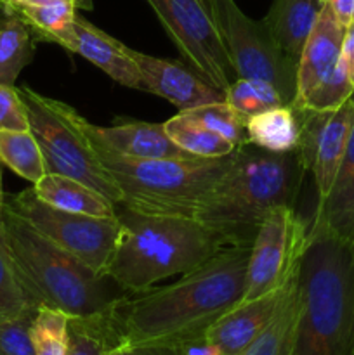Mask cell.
<instances>
[{
  "mask_svg": "<svg viewBox=\"0 0 354 355\" xmlns=\"http://www.w3.org/2000/svg\"><path fill=\"white\" fill-rule=\"evenodd\" d=\"M184 61L228 92L238 80L210 0H146Z\"/></svg>",
  "mask_w": 354,
  "mask_h": 355,
  "instance_id": "30bf717a",
  "label": "cell"
},
{
  "mask_svg": "<svg viewBox=\"0 0 354 355\" xmlns=\"http://www.w3.org/2000/svg\"><path fill=\"white\" fill-rule=\"evenodd\" d=\"M45 2H52V0H9V3H45ZM71 2H75L76 6H78V9H90V7H92L90 0H71Z\"/></svg>",
  "mask_w": 354,
  "mask_h": 355,
  "instance_id": "74e56055",
  "label": "cell"
},
{
  "mask_svg": "<svg viewBox=\"0 0 354 355\" xmlns=\"http://www.w3.org/2000/svg\"><path fill=\"white\" fill-rule=\"evenodd\" d=\"M0 162L31 184L47 173L40 146L30 130H0Z\"/></svg>",
  "mask_w": 354,
  "mask_h": 355,
  "instance_id": "484cf974",
  "label": "cell"
},
{
  "mask_svg": "<svg viewBox=\"0 0 354 355\" xmlns=\"http://www.w3.org/2000/svg\"><path fill=\"white\" fill-rule=\"evenodd\" d=\"M301 263V262H298ZM298 272L294 270L290 279L283 286L269 291L253 300L239 302L236 307L226 312L219 321H215L207 331L205 338L217 347L222 355H239L246 347L255 342L257 336L269 326L276 312L280 311L292 283Z\"/></svg>",
  "mask_w": 354,
  "mask_h": 355,
  "instance_id": "5bb4252c",
  "label": "cell"
},
{
  "mask_svg": "<svg viewBox=\"0 0 354 355\" xmlns=\"http://www.w3.org/2000/svg\"><path fill=\"white\" fill-rule=\"evenodd\" d=\"M351 99L354 103V92ZM309 229L330 232L354 245V121L332 189L316 203Z\"/></svg>",
  "mask_w": 354,
  "mask_h": 355,
  "instance_id": "ac0fdd59",
  "label": "cell"
},
{
  "mask_svg": "<svg viewBox=\"0 0 354 355\" xmlns=\"http://www.w3.org/2000/svg\"><path fill=\"white\" fill-rule=\"evenodd\" d=\"M12 269L9 255L0 241V318H30L37 312Z\"/></svg>",
  "mask_w": 354,
  "mask_h": 355,
  "instance_id": "f546056e",
  "label": "cell"
},
{
  "mask_svg": "<svg viewBox=\"0 0 354 355\" xmlns=\"http://www.w3.org/2000/svg\"><path fill=\"white\" fill-rule=\"evenodd\" d=\"M3 189H2V162H0V210H2V205H3Z\"/></svg>",
  "mask_w": 354,
  "mask_h": 355,
  "instance_id": "f35d334b",
  "label": "cell"
},
{
  "mask_svg": "<svg viewBox=\"0 0 354 355\" xmlns=\"http://www.w3.org/2000/svg\"><path fill=\"white\" fill-rule=\"evenodd\" d=\"M69 338V315L51 307H38L30 324L35 355H65Z\"/></svg>",
  "mask_w": 354,
  "mask_h": 355,
  "instance_id": "83f0119b",
  "label": "cell"
},
{
  "mask_svg": "<svg viewBox=\"0 0 354 355\" xmlns=\"http://www.w3.org/2000/svg\"><path fill=\"white\" fill-rule=\"evenodd\" d=\"M128 54L141 71L142 90L163 97L179 107V111L226 101L222 90L207 82L193 68H186L183 62L153 58L130 47Z\"/></svg>",
  "mask_w": 354,
  "mask_h": 355,
  "instance_id": "4fadbf2b",
  "label": "cell"
},
{
  "mask_svg": "<svg viewBox=\"0 0 354 355\" xmlns=\"http://www.w3.org/2000/svg\"><path fill=\"white\" fill-rule=\"evenodd\" d=\"M301 134V114L292 104L271 107L246 121V142L269 153L297 151Z\"/></svg>",
  "mask_w": 354,
  "mask_h": 355,
  "instance_id": "44dd1931",
  "label": "cell"
},
{
  "mask_svg": "<svg viewBox=\"0 0 354 355\" xmlns=\"http://www.w3.org/2000/svg\"><path fill=\"white\" fill-rule=\"evenodd\" d=\"M305 173L298 151L269 153L248 142L238 146L235 163L194 220L214 229L229 245H252L271 210L295 208Z\"/></svg>",
  "mask_w": 354,
  "mask_h": 355,
  "instance_id": "277c9868",
  "label": "cell"
},
{
  "mask_svg": "<svg viewBox=\"0 0 354 355\" xmlns=\"http://www.w3.org/2000/svg\"><path fill=\"white\" fill-rule=\"evenodd\" d=\"M342 61L346 64L347 73H349L351 82L354 83V23L346 28L342 42Z\"/></svg>",
  "mask_w": 354,
  "mask_h": 355,
  "instance_id": "d590c367",
  "label": "cell"
},
{
  "mask_svg": "<svg viewBox=\"0 0 354 355\" xmlns=\"http://www.w3.org/2000/svg\"><path fill=\"white\" fill-rule=\"evenodd\" d=\"M323 6L321 0H274L262 19L278 47L297 64Z\"/></svg>",
  "mask_w": 354,
  "mask_h": 355,
  "instance_id": "d6986e66",
  "label": "cell"
},
{
  "mask_svg": "<svg viewBox=\"0 0 354 355\" xmlns=\"http://www.w3.org/2000/svg\"><path fill=\"white\" fill-rule=\"evenodd\" d=\"M90 144L120 189V207L144 215L194 218L236 158V151L222 158H132Z\"/></svg>",
  "mask_w": 354,
  "mask_h": 355,
  "instance_id": "8992f818",
  "label": "cell"
},
{
  "mask_svg": "<svg viewBox=\"0 0 354 355\" xmlns=\"http://www.w3.org/2000/svg\"><path fill=\"white\" fill-rule=\"evenodd\" d=\"M226 103L246 125L250 118L271 107L287 106L271 83L255 78H238L226 92Z\"/></svg>",
  "mask_w": 354,
  "mask_h": 355,
  "instance_id": "4316f807",
  "label": "cell"
},
{
  "mask_svg": "<svg viewBox=\"0 0 354 355\" xmlns=\"http://www.w3.org/2000/svg\"><path fill=\"white\" fill-rule=\"evenodd\" d=\"M33 33L14 12L0 16V83L16 85L17 76L33 58Z\"/></svg>",
  "mask_w": 354,
  "mask_h": 355,
  "instance_id": "603a6c76",
  "label": "cell"
},
{
  "mask_svg": "<svg viewBox=\"0 0 354 355\" xmlns=\"http://www.w3.org/2000/svg\"><path fill=\"white\" fill-rule=\"evenodd\" d=\"M0 130H30L26 107L16 87L0 83Z\"/></svg>",
  "mask_w": 354,
  "mask_h": 355,
  "instance_id": "d6a6232c",
  "label": "cell"
},
{
  "mask_svg": "<svg viewBox=\"0 0 354 355\" xmlns=\"http://www.w3.org/2000/svg\"><path fill=\"white\" fill-rule=\"evenodd\" d=\"M328 3L344 26L347 28L354 23V0H328Z\"/></svg>",
  "mask_w": 354,
  "mask_h": 355,
  "instance_id": "8d00e7d4",
  "label": "cell"
},
{
  "mask_svg": "<svg viewBox=\"0 0 354 355\" xmlns=\"http://www.w3.org/2000/svg\"><path fill=\"white\" fill-rule=\"evenodd\" d=\"M14 12L30 26L38 40L52 42L68 49L73 38V24L78 6L71 0H52L45 3H10L7 14Z\"/></svg>",
  "mask_w": 354,
  "mask_h": 355,
  "instance_id": "7402d4cb",
  "label": "cell"
},
{
  "mask_svg": "<svg viewBox=\"0 0 354 355\" xmlns=\"http://www.w3.org/2000/svg\"><path fill=\"white\" fill-rule=\"evenodd\" d=\"M321 2H328V0H321Z\"/></svg>",
  "mask_w": 354,
  "mask_h": 355,
  "instance_id": "60d3db41",
  "label": "cell"
},
{
  "mask_svg": "<svg viewBox=\"0 0 354 355\" xmlns=\"http://www.w3.org/2000/svg\"><path fill=\"white\" fill-rule=\"evenodd\" d=\"M9 0H0V10H2V12H7V10H9Z\"/></svg>",
  "mask_w": 354,
  "mask_h": 355,
  "instance_id": "ab89813d",
  "label": "cell"
},
{
  "mask_svg": "<svg viewBox=\"0 0 354 355\" xmlns=\"http://www.w3.org/2000/svg\"><path fill=\"white\" fill-rule=\"evenodd\" d=\"M295 107V106H294ZM302 121L298 155L305 170L312 173L318 201L328 194L346 153L354 121L353 99L332 111L298 110Z\"/></svg>",
  "mask_w": 354,
  "mask_h": 355,
  "instance_id": "7c38bea8",
  "label": "cell"
},
{
  "mask_svg": "<svg viewBox=\"0 0 354 355\" xmlns=\"http://www.w3.org/2000/svg\"><path fill=\"white\" fill-rule=\"evenodd\" d=\"M292 355H354V245L307 229Z\"/></svg>",
  "mask_w": 354,
  "mask_h": 355,
  "instance_id": "3957f363",
  "label": "cell"
},
{
  "mask_svg": "<svg viewBox=\"0 0 354 355\" xmlns=\"http://www.w3.org/2000/svg\"><path fill=\"white\" fill-rule=\"evenodd\" d=\"M111 355H180L179 345H125L117 347Z\"/></svg>",
  "mask_w": 354,
  "mask_h": 355,
  "instance_id": "836d02e7",
  "label": "cell"
},
{
  "mask_svg": "<svg viewBox=\"0 0 354 355\" xmlns=\"http://www.w3.org/2000/svg\"><path fill=\"white\" fill-rule=\"evenodd\" d=\"M17 92L26 107L30 132L44 155L47 173L80 180L120 205V189L103 168L92 144L80 127L82 114L69 104L44 97L30 87H19Z\"/></svg>",
  "mask_w": 354,
  "mask_h": 355,
  "instance_id": "52a82bcc",
  "label": "cell"
},
{
  "mask_svg": "<svg viewBox=\"0 0 354 355\" xmlns=\"http://www.w3.org/2000/svg\"><path fill=\"white\" fill-rule=\"evenodd\" d=\"M250 245H231L177 283L130 293L108 318L117 347L180 345L203 338L210 326L243 302Z\"/></svg>",
  "mask_w": 354,
  "mask_h": 355,
  "instance_id": "6da1fadb",
  "label": "cell"
},
{
  "mask_svg": "<svg viewBox=\"0 0 354 355\" xmlns=\"http://www.w3.org/2000/svg\"><path fill=\"white\" fill-rule=\"evenodd\" d=\"M179 352L180 355H222L221 350L212 345L205 336L180 343Z\"/></svg>",
  "mask_w": 354,
  "mask_h": 355,
  "instance_id": "e575fe53",
  "label": "cell"
},
{
  "mask_svg": "<svg viewBox=\"0 0 354 355\" xmlns=\"http://www.w3.org/2000/svg\"><path fill=\"white\" fill-rule=\"evenodd\" d=\"M0 241L28 297L37 307L65 312L69 319L110 318L127 291L45 239L16 211L2 205Z\"/></svg>",
  "mask_w": 354,
  "mask_h": 355,
  "instance_id": "7a4b0ae2",
  "label": "cell"
},
{
  "mask_svg": "<svg viewBox=\"0 0 354 355\" xmlns=\"http://www.w3.org/2000/svg\"><path fill=\"white\" fill-rule=\"evenodd\" d=\"M110 355H111V354H110Z\"/></svg>",
  "mask_w": 354,
  "mask_h": 355,
  "instance_id": "b9f144b4",
  "label": "cell"
},
{
  "mask_svg": "<svg viewBox=\"0 0 354 355\" xmlns=\"http://www.w3.org/2000/svg\"><path fill=\"white\" fill-rule=\"evenodd\" d=\"M165 130L180 149L198 158H222L236 151L233 142L201 125L186 111L167 120Z\"/></svg>",
  "mask_w": 354,
  "mask_h": 355,
  "instance_id": "cb8c5ba5",
  "label": "cell"
},
{
  "mask_svg": "<svg viewBox=\"0 0 354 355\" xmlns=\"http://www.w3.org/2000/svg\"><path fill=\"white\" fill-rule=\"evenodd\" d=\"M307 229L309 224L292 207H278L267 214L250 245L243 300L262 297L290 279L305 248Z\"/></svg>",
  "mask_w": 354,
  "mask_h": 355,
  "instance_id": "8fae6325",
  "label": "cell"
},
{
  "mask_svg": "<svg viewBox=\"0 0 354 355\" xmlns=\"http://www.w3.org/2000/svg\"><path fill=\"white\" fill-rule=\"evenodd\" d=\"M210 3L236 76L264 80L280 92L285 104L294 103L297 62L278 47L264 21L243 14L233 0H210Z\"/></svg>",
  "mask_w": 354,
  "mask_h": 355,
  "instance_id": "9c48e42d",
  "label": "cell"
},
{
  "mask_svg": "<svg viewBox=\"0 0 354 355\" xmlns=\"http://www.w3.org/2000/svg\"><path fill=\"white\" fill-rule=\"evenodd\" d=\"M30 318H0V355H35L30 340Z\"/></svg>",
  "mask_w": 354,
  "mask_h": 355,
  "instance_id": "1f68e13d",
  "label": "cell"
},
{
  "mask_svg": "<svg viewBox=\"0 0 354 355\" xmlns=\"http://www.w3.org/2000/svg\"><path fill=\"white\" fill-rule=\"evenodd\" d=\"M31 189L38 200L61 210L103 218L118 215L117 203L71 177L45 173Z\"/></svg>",
  "mask_w": 354,
  "mask_h": 355,
  "instance_id": "ffe728a7",
  "label": "cell"
},
{
  "mask_svg": "<svg viewBox=\"0 0 354 355\" xmlns=\"http://www.w3.org/2000/svg\"><path fill=\"white\" fill-rule=\"evenodd\" d=\"M186 113H189L194 120L210 128L212 132L228 139L236 148L246 144V125L239 120L238 114L231 110L226 101L193 107V110H187Z\"/></svg>",
  "mask_w": 354,
  "mask_h": 355,
  "instance_id": "4dcf8cb0",
  "label": "cell"
},
{
  "mask_svg": "<svg viewBox=\"0 0 354 355\" xmlns=\"http://www.w3.org/2000/svg\"><path fill=\"white\" fill-rule=\"evenodd\" d=\"M301 266V263H298ZM298 272L273 321L239 355H292L298 315Z\"/></svg>",
  "mask_w": 354,
  "mask_h": 355,
  "instance_id": "d4e9b609",
  "label": "cell"
},
{
  "mask_svg": "<svg viewBox=\"0 0 354 355\" xmlns=\"http://www.w3.org/2000/svg\"><path fill=\"white\" fill-rule=\"evenodd\" d=\"M117 349L108 318L69 319L68 349L65 355H110Z\"/></svg>",
  "mask_w": 354,
  "mask_h": 355,
  "instance_id": "f1b7e54d",
  "label": "cell"
},
{
  "mask_svg": "<svg viewBox=\"0 0 354 355\" xmlns=\"http://www.w3.org/2000/svg\"><path fill=\"white\" fill-rule=\"evenodd\" d=\"M3 205L16 211L45 239L96 272L108 276L120 234L118 215L103 218L61 210L38 200L33 189H24L17 194H3Z\"/></svg>",
  "mask_w": 354,
  "mask_h": 355,
  "instance_id": "ba28073f",
  "label": "cell"
},
{
  "mask_svg": "<svg viewBox=\"0 0 354 355\" xmlns=\"http://www.w3.org/2000/svg\"><path fill=\"white\" fill-rule=\"evenodd\" d=\"M66 51L85 58L120 85L142 90L141 71L128 54L127 45L94 26L78 12L73 24V38Z\"/></svg>",
  "mask_w": 354,
  "mask_h": 355,
  "instance_id": "e0dca14e",
  "label": "cell"
},
{
  "mask_svg": "<svg viewBox=\"0 0 354 355\" xmlns=\"http://www.w3.org/2000/svg\"><path fill=\"white\" fill-rule=\"evenodd\" d=\"M346 26L337 19L332 6L325 2L309 35L297 64V92L292 104L304 101L316 87L333 75L342 59Z\"/></svg>",
  "mask_w": 354,
  "mask_h": 355,
  "instance_id": "9a60e30c",
  "label": "cell"
},
{
  "mask_svg": "<svg viewBox=\"0 0 354 355\" xmlns=\"http://www.w3.org/2000/svg\"><path fill=\"white\" fill-rule=\"evenodd\" d=\"M80 125L90 141L132 158H193L180 149L165 130V123H121L115 127H97L80 116ZM198 158V156H196Z\"/></svg>",
  "mask_w": 354,
  "mask_h": 355,
  "instance_id": "2e32d148",
  "label": "cell"
},
{
  "mask_svg": "<svg viewBox=\"0 0 354 355\" xmlns=\"http://www.w3.org/2000/svg\"><path fill=\"white\" fill-rule=\"evenodd\" d=\"M120 234L108 276L127 293H141L167 277L186 274L231 246L201 222L172 215H144L121 207Z\"/></svg>",
  "mask_w": 354,
  "mask_h": 355,
  "instance_id": "5b68a950",
  "label": "cell"
}]
</instances>
